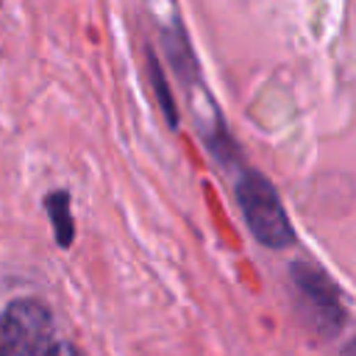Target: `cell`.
<instances>
[{"mask_svg": "<svg viewBox=\"0 0 356 356\" xmlns=\"http://www.w3.org/2000/svg\"><path fill=\"white\" fill-rule=\"evenodd\" d=\"M44 211L53 220V231H56L58 245L61 248H70L72 245V236H75V225H72V211H70L67 192H50L44 197Z\"/></svg>", "mask_w": 356, "mask_h": 356, "instance_id": "4", "label": "cell"}, {"mask_svg": "<svg viewBox=\"0 0 356 356\" xmlns=\"http://www.w3.org/2000/svg\"><path fill=\"white\" fill-rule=\"evenodd\" d=\"M236 200H239L245 225L256 236V242H261L264 248H273V250L292 245V239H295L292 222L286 217L278 189L273 186V181L264 172L242 170V175L236 178Z\"/></svg>", "mask_w": 356, "mask_h": 356, "instance_id": "1", "label": "cell"}, {"mask_svg": "<svg viewBox=\"0 0 356 356\" xmlns=\"http://www.w3.org/2000/svg\"><path fill=\"white\" fill-rule=\"evenodd\" d=\"M56 345L53 314L44 303L22 298L0 312V356H50Z\"/></svg>", "mask_w": 356, "mask_h": 356, "instance_id": "2", "label": "cell"}, {"mask_svg": "<svg viewBox=\"0 0 356 356\" xmlns=\"http://www.w3.org/2000/svg\"><path fill=\"white\" fill-rule=\"evenodd\" d=\"M289 275L309 325L323 337H334L345 323V303L337 284L309 261H295L289 267Z\"/></svg>", "mask_w": 356, "mask_h": 356, "instance_id": "3", "label": "cell"}, {"mask_svg": "<svg viewBox=\"0 0 356 356\" xmlns=\"http://www.w3.org/2000/svg\"><path fill=\"white\" fill-rule=\"evenodd\" d=\"M150 78H153L156 97H159V103H161V111H164L167 122L175 125V122H178V117H175V103H172V97H170V92H167V81H164V75H161V67H159V61H153V58H150Z\"/></svg>", "mask_w": 356, "mask_h": 356, "instance_id": "5", "label": "cell"}, {"mask_svg": "<svg viewBox=\"0 0 356 356\" xmlns=\"http://www.w3.org/2000/svg\"><path fill=\"white\" fill-rule=\"evenodd\" d=\"M50 356H81V353H78V350H75L72 345H56Z\"/></svg>", "mask_w": 356, "mask_h": 356, "instance_id": "6", "label": "cell"}]
</instances>
